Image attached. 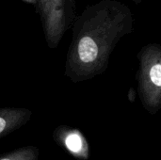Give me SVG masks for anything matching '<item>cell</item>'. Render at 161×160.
<instances>
[{
  "mask_svg": "<svg viewBox=\"0 0 161 160\" xmlns=\"http://www.w3.org/2000/svg\"><path fill=\"white\" fill-rule=\"evenodd\" d=\"M132 9L119 0H100L75 16L64 75L80 83L102 74L122 38L133 32Z\"/></svg>",
  "mask_w": 161,
  "mask_h": 160,
  "instance_id": "1",
  "label": "cell"
},
{
  "mask_svg": "<svg viewBox=\"0 0 161 160\" xmlns=\"http://www.w3.org/2000/svg\"><path fill=\"white\" fill-rule=\"evenodd\" d=\"M138 92L145 110L151 115L161 108V46L158 43L144 45L138 54Z\"/></svg>",
  "mask_w": 161,
  "mask_h": 160,
  "instance_id": "2",
  "label": "cell"
},
{
  "mask_svg": "<svg viewBox=\"0 0 161 160\" xmlns=\"http://www.w3.org/2000/svg\"><path fill=\"white\" fill-rule=\"evenodd\" d=\"M75 2L76 0H38L37 8L49 48H57L72 26L75 18Z\"/></svg>",
  "mask_w": 161,
  "mask_h": 160,
  "instance_id": "3",
  "label": "cell"
},
{
  "mask_svg": "<svg viewBox=\"0 0 161 160\" xmlns=\"http://www.w3.org/2000/svg\"><path fill=\"white\" fill-rule=\"evenodd\" d=\"M53 140L60 148L78 160H88L90 145L85 135L77 128L60 125L53 132Z\"/></svg>",
  "mask_w": 161,
  "mask_h": 160,
  "instance_id": "4",
  "label": "cell"
},
{
  "mask_svg": "<svg viewBox=\"0 0 161 160\" xmlns=\"http://www.w3.org/2000/svg\"><path fill=\"white\" fill-rule=\"evenodd\" d=\"M32 111L25 108H0V139L16 131L28 123Z\"/></svg>",
  "mask_w": 161,
  "mask_h": 160,
  "instance_id": "5",
  "label": "cell"
},
{
  "mask_svg": "<svg viewBox=\"0 0 161 160\" xmlns=\"http://www.w3.org/2000/svg\"><path fill=\"white\" fill-rule=\"evenodd\" d=\"M40 150L38 147L28 145L1 155L0 160H38Z\"/></svg>",
  "mask_w": 161,
  "mask_h": 160,
  "instance_id": "6",
  "label": "cell"
},
{
  "mask_svg": "<svg viewBox=\"0 0 161 160\" xmlns=\"http://www.w3.org/2000/svg\"><path fill=\"white\" fill-rule=\"evenodd\" d=\"M24 2H25V3H28V4H30V5H34V6H36L37 7V3H38V0H23Z\"/></svg>",
  "mask_w": 161,
  "mask_h": 160,
  "instance_id": "7",
  "label": "cell"
}]
</instances>
